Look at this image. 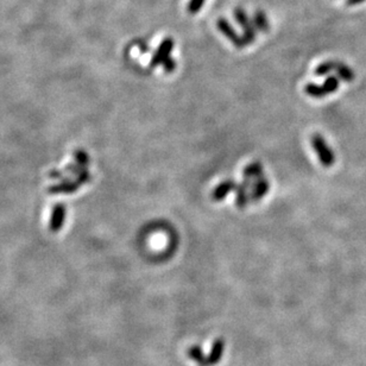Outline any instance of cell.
Segmentation results:
<instances>
[{
	"label": "cell",
	"instance_id": "1",
	"mask_svg": "<svg viewBox=\"0 0 366 366\" xmlns=\"http://www.w3.org/2000/svg\"><path fill=\"white\" fill-rule=\"evenodd\" d=\"M312 145L313 149L315 150L316 155H318L322 166H324L325 168H331V167L334 164V162H336V157H334L333 151H332V149L328 147V144L326 143L324 137H322L321 135H319V133H315V135L312 137Z\"/></svg>",
	"mask_w": 366,
	"mask_h": 366
},
{
	"label": "cell",
	"instance_id": "2",
	"mask_svg": "<svg viewBox=\"0 0 366 366\" xmlns=\"http://www.w3.org/2000/svg\"><path fill=\"white\" fill-rule=\"evenodd\" d=\"M234 17L235 20L238 21V24L243 27V41L244 44H251L253 43L254 38H256V27L252 24V21L250 20V18L247 17L246 12L243 8L238 7L234 10Z\"/></svg>",
	"mask_w": 366,
	"mask_h": 366
},
{
	"label": "cell",
	"instance_id": "3",
	"mask_svg": "<svg viewBox=\"0 0 366 366\" xmlns=\"http://www.w3.org/2000/svg\"><path fill=\"white\" fill-rule=\"evenodd\" d=\"M174 44H175V43H174L172 37H167V38H164L163 41L161 42V44L158 45L157 50L154 54L153 58H151L150 66L153 68L161 66V64L164 63V61L168 60L174 49Z\"/></svg>",
	"mask_w": 366,
	"mask_h": 366
},
{
	"label": "cell",
	"instance_id": "4",
	"mask_svg": "<svg viewBox=\"0 0 366 366\" xmlns=\"http://www.w3.org/2000/svg\"><path fill=\"white\" fill-rule=\"evenodd\" d=\"M216 26H218L220 32H221L229 42L233 43L237 48H244L245 44L243 41V37L238 35L237 31L234 30V27L229 24V21L226 19V18H219L218 21H216Z\"/></svg>",
	"mask_w": 366,
	"mask_h": 366
},
{
	"label": "cell",
	"instance_id": "5",
	"mask_svg": "<svg viewBox=\"0 0 366 366\" xmlns=\"http://www.w3.org/2000/svg\"><path fill=\"white\" fill-rule=\"evenodd\" d=\"M269 188H270V184H269L268 180H266L264 176H262L260 179L253 181L252 185H251V189H250V191H251L250 201H252V202H257V201L262 200V198L266 195V193L269 191Z\"/></svg>",
	"mask_w": 366,
	"mask_h": 366
},
{
	"label": "cell",
	"instance_id": "6",
	"mask_svg": "<svg viewBox=\"0 0 366 366\" xmlns=\"http://www.w3.org/2000/svg\"><path fill=\"white\" fill-rule=\"evenodd\" d=\"M252 181H249V180H244L240 184H238L237 189V198H235V203L239 208H244L246 207V204L250 202V193H249V189H251V185H252Z\"/></svg>",
	"mask_w": 366,
	"mask_h": 366
},
{
	"label": "cell",
	"instance_id": "7",
	"mask_svg": "<svg viewBox=\"0 0 366 366\" xmlns=\"http://www.w3.org/2000/svg\"><path fill=\"white\" fill-rule=\"evenodd\" d=\"M238 184L233 180H226V181L221 182L220 184L212 191V198L214 201H221L227 196V195L237 189Z\"/></svg>",
	"mask_w": 366,
	"mask_h": 366
},
{
	"label": "cell",
	"instance_id": "8",
	"mask_svg": "<svg viewBox=\"0 0 366 366\" xmlns=\"http://www.w3.org/2000/svg\"><path fill=\"white\" fill-rule=\"evenodd\" d=\"M244 180H249V181H256V180H258L262 178L263 175V167L262 164L258 163V162H254V163H251L249 164V166L246 167V168L244 169Z\"/></svg>",
	"mask_w": 366,
	"mask_h": 366
},
{
	"label": "cell",
	"instance_id": "9",
	"mask_svg": "<svg viewBox=\"0 0 366 366\" xmlns=\"http://www.w3.org/2000/svg\"><path fill=\"white\" fill-rule=\"evenodd\" d=\"M336 71L338 74V77L340 80H343V81L352 82L355 80V73H353V70L347 64L343 63V62L337 61Z\"/></svg>",
	"mask_w": 366,
	"mask_h": 366
},
{
	"label": "cell",
	"instance_id": "10",
	"mask_svg": "<svg viewBox=\"0 0 366 366\" xmlns=\"http://www.w3.org/2000/svg\"><path fill=\"white\" fill-rule=\"evenodd\" d=\"M253 25L256 27L257 30H259L260 32L266 33L269 31V21L268 18H266L265 13L263 11H256L254 12L253 15Z\"/></svg>",
	"mask_w": 366,
	"mask_h": 366
},
{
	"label": "cell",
	"instance_id": "11",
	"mask_svg": "<svg viewBox=\"0 0 366 366\" xmlns=\"http://www.w3.org/2000/svg\"><path fill=\"white\" fill-rule=\"evenodd\" d=\"M305 92L309 95V97L315 99H322L324 97H326V95H328L324 86L315 85V83H308V85H306Z\"/></svg>",
	"mask_w": 366,
	"mask_h": 366
},
{
	"label": "cell",
	"instance_id": "12",
	"mask_svg": "<svg viewBox=\"0 0 366 366\" xmlns=\"http://www.w3.org/2000/svg\"><path fill=\"white\" fill-rule=\"evenodd\" d=\"M336 67H337V61H326V62H322L321 64H319L318 67H316L315 69V75L318 76H325L327 75V74H330L331 71L336 70Z\"/></svg>",
	"mask_w": 366,
	"mask_h": 366
},
{
	"label": "cell",
	"instance_id": "13",
	"mask_svg": "<svg viewBox=\"0 0 366 366\" xmlns=\"http://www.w3.org/2000/svg\"><path fill=\"white\" fill-rule=\"evenodd\" d=\"M339 83H340L339 77L334 76V75H330L327 77V79L325 80L324 85H322V86L325 87L327 94H332V93L338 91V88H339Z\"/></svg>",
	"mask_w": 366,
	"mask_h": 366
},
{
	"label": "cell",
	"instance_id": "14",
	"mask_svg": "<svg viewBox=\"0 0 366 366\" xmlns=\"http://www.w3.org/2000/svg\"><path fill=\"white\" fill-rule=\"evenodd\" d=\"M204 1L206 0H189V4H188V12L190 14H196L198 11L201 10Z\"/></svg>",
	"mask_w": 366,
	"mask_h": 366
},
{
	"label": "cell",
	"instance_id": "15",
	"mask_svg": "<svg viewBox=\"0 0 366 366\" xmlns=\"http://www.w3.org/2000/svg\"><path fill=\"white\" fill-rule=\"evenodd\" d=\"M63 214H64V209L62 206L56 207V210H55V218H54V228H57L58 226L62 225V219H63Z\"/></svg>",
	"mask_w": 366,
	"mask_h": 366
},
{
	"label": "cell",
	"instance_id": "16",
	"mask_svg": "<svg viewBox=\"0 0 366 366\" xmlns=\"http://www.w3.org/2000/svg\"><path fill=\"white\" fill-rule=\"evenodd\" d=\"M162 66H163L164 71H166V73L170 74V73H173V71L176 69V61L174 60V58L169 57L168 60L164 61V63L162 64Z\"/></svg>",
	"mask_w": 366,
	"mask_h": 366
},
{
	"label": "cell",
	"instance_id": "17",
	"mask_svg": "<svg viewBox=\"0 0 366 366\" xmlns=\"http://www.w3.org/2000/svg\"><path fill=\"white\" fill-rule=\"evenodd\" d=\"M365 0H346V4L349 6H356V5H359V4H363Z\"/></svg>",
	"mask_w": 366,
	"mask_h": 366
}]
</instances>
